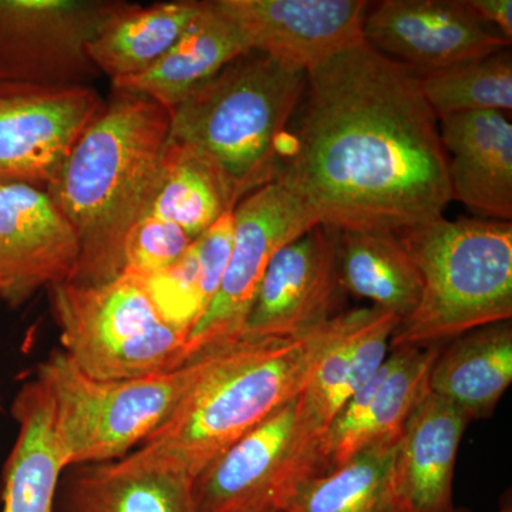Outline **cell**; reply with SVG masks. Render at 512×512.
I'll return each instance as SVG.
<instances>
[{"label": "cell", "mask_w": 512, "mask_h": 512, "mask_svg": "<svg viewBox=\"0 0 512 512\" xmlns=\"http://www.w3.org/2000/svg\"><path fill=\"white\" fill-rule=\"evenodd\" d=\"M79 258L76 231L45 190L0 185V301L18 308L73 281Z\"/></svg>", "instance_id": "obj_14"}, {"label": "cell", "mask_w": 512, "mask_h": 512, "mask_svg": "<svg viewBox=\"0 0 512 512\" xmlns=\"http://www.w3.org/2000/svg\"><path fill=\"white\" fill-rule=\"evenodd\" d=\"M0 493H2V481H0Z\"/></svg>", "instance_id": "obj_33"}, {"label": "cell", "mask_w": 512, "mask_h": 512, "mask_svg": "<svg viewBox=\"0 0 512 512\" xmlns=\"http://www.w3.org/2000/svg\"><path fill=\"white\" fill-rule=\"evenodd\" d=\"M200 9L201 0L126 2L90 40L87 55L111 83L138 76L174 46Z\"/></svg>", "instance_id": "obj_24"}, {"label": "cell", "mask_w": 512, "mask_h": 512, "mask_svg": "<svg viewBox=\"0 0 512 512\" xmlns=\"http://www.w3.org/2000/svg\"><path fill=\"white\" fill-rule=\"evenodd\" d=\"M397 443L367 448L309 478L281 512H402L393 483Z\"/></svg>", "instance_id": "obj_26"}, {"label": "cell", "mask_w": 512, "mask_h": 512, "mask_svg": "<svg viewBox=\"0 0 512 512\" xmlns=\"http://www.w3.org/2000/svg\"><path fill=\"white\" fill-rule=\"evenodd\" d=\"M170 111L143 94L113 89L47 188L76 231L73 281L97 285L123 271L128 232L150 214L160 188Z\"/></svg>", "instance_id": "obj_3"}, {"label": "cell", "mask_w": 512, "mask_h": 512, "mask_svg": "<svg viewBox=\"0 0 512 512\" xmlns=\"http://www.w3.org/2000/svg\"><path fill=\"white\" fill-rule=\"evenodd\" d=\"M192 241L177 224L150 212L128 232L121 272L138 278L157 274L177 262Z\"/></svg>", "instance_id": "obj_30"}, {"label": "cell", "mask_w": 512, "mask_h": 512, "mask_svg": "<svg viewBox=\"0 0 512 512\" xmlns=\"http://www.w3.org/2000/svg\"><path fill=\"white\" fill-rule=\"evenodd\" d=\"M305 89V70L251 50L170 111L168 141L207 158L239 204L274 183Z\"/></svg>", "instance_id": "obj_4"}, {"label": "cell", "mask_w": 512, "mask_h": 512, "mask_svg": "<svg viewBox=\"0 0 512 512\" xmlns=\"http://www.w3.org/2000/svg\"><path fill=\"white\" fill-rule=\"evenodd\" d=\"M204 350L184 365L123 380L84 375L62 349L37 366L52 403L64 467L121 460L160 429L220 355Z\"/></svg>", "instance_id": "obj_6"}, {"label": "cell", "mask_w": 512, "mask_h": 512, "mask_svg": "<svg viewBox=\"0 0 512 512\" xmlns=\"http://www.w3.org/2000/svg\"><path fill=\"white\" fill-rule=\"evenodd\" d=\"M66 356L96 380L165 372L192 359L188 338L157 312L140 279L121 272L97 285L47 288Z\"/></svg>", "instance_id": "obj_7"}, {"label": "cell", "mask_w": 512, "mask_h": 512, "mask_svg": "<svg viewBox=\"0 0 512 512\" xmlns=\"http://www.w3.org/2000/svg\"><path fill=\"white\" fill-rule=\"evenodd\" d=\"M251 52L234 22L222 15L214 0L201 9L180 39L146 72L111 83L113 89L143 94L171 111L239 56Z\"/></svg>", "instance_id": "obj_20"}, {"label": "cell", "mask_w": 512, "mask_h": 512, "mask_svg": "<svg viewBox=\"0 0 512 512\" xmlns=\"http://www.w3.org/2000/svg\"><path fill=\"white\" fill-rule=\"evenodd\" d=\"M237 205L227 181L207 158L194 148L167 141L151 214L174 222L195 239Z\"/></svg>", "instance_id": "obj_27"}, {"label": "cell", "mask_w": 512, "mask_h": 512, "mask_svg": "<svg viewBox=\"0 0 512 512\" xmlns=\"http://www.w3.org/2000/svg\"><path fill=\"white\" fill-rule=\"evenodd\" d=\"M136 278L146 288L164 322L187 338L210 308L192 244L173 265L157 274Z\"/></svg>", "instance_id": "obj_29"}, {"label": "cell", "mask_w": 512, "mask_h": 512, "mask_svg": "<svg viewBox=\"0 0 512 512\" xmlns=\"http://www.w3.org/2000/svg\"><path fill=\"white\" fill-rule=\"evenodd\" d=\"M305 97L275 181L320 224L400 234L443 217L447 156L419 74L362 40L309 69Z\"/></svg>", "instance_id": "obj_1"}, {"label": "cell", "mask_w": 512, "mask_h": 512, "mask_svg": "<svg viewBox=\"0 0 512 512\" xmlns=\"http://www.w3.org/2000/svg\"><path fill=\"white\" fill-rule=\"evenodd\" d=\"M352 311L282 338L224 343L208 372L160 429L121 466L195 478L232 444L298 397L313 369L348 328Z\"/></svg>", "instance_id": "obj_2"}, {"label": "cell", "mask_w": 512, "mask_h": 512, "mask_svg": "<svg viewBox=\"0 0 512 512\" xmlns=\"http://www.w3.org/2000/svg\"><path fill=\"white\" fill-rule=\"evenodd\" d=\"M340 231L316 225L269 262L242 335L282 338L338 316L345 289L339 271Z\"/></svg>", "instance_id": "obj_12"}, {"label": "cell", "mask_w": 512, "mask_h": 512, "mask_svg": "<svg viewBox=\"0 0 512 512\" xmlns=\"http://www.w3.org/2000/svg\"><path fill=\"white\" fill-rule=\"evenodd\" d=\"M363 39L377 52L426 74L510 47L468 0H384L367 9Z\"/></svg>", "instance_id": "obj_13"}, {"label": "cell", "mask_w": 512, "mask_h": 512, "mask_svg": "<svg viewBox=\"0 0 512 512\" xmlns=\"http://www.w3.org/2000/svg\"><path fill=\"white\" fill-rule=\"evenodd\" d=\"M340 281L346 293L406 319L421 295V276L397 234L340 231Z\"/></svg>", "instance_id": "obj_25"}, {"label": "cell", "mask_w": 512, "mask_h": 512, "mask_svg": "<svg viewBox=\"0 0 512 512\" xmlns=\"http://www.w3.org/2000/svg\"><path fill=\"white\" fill-rule=\"evenodd\" d=\"M497 512H512L510 507H505L503 510L497 511Z\"/></svg>", "instance_id": "obj_32"}, {"label": "cell", "mask_w": 512, "mask_h": 512, "mask_svg": "<svg viewBox=\"0 0 512 512\" xmlns=\"http://www.w3.org/2000/svg\"><path fill=\"white\" fill-rule=\"evenodd\" d=\"M254 52L308 72L362 42L363 0H214Z\"/></svg>", "instance_id": "obj_15"}, {"label": "cell", "mask_w": 512, "mask_h": 512, "mask_svg": "<svg viewBox=\"0 0 512 512\" xmlns=\"http://www.w3.org/2000/svg\"><path fill=\"white\" fill-rule=\"evenodd\" d=\"M10 413L18 436L0 473V512H55L57 485L66 467L49 394L35 376L20 386Z\"/></svg>", "instance_id": "obj_21"}, {"label": "cell", "mask_w": 512, "mask_h": 512, "mask_svg": "<svg viewBox=\"0 0 512 512\" xmlns=\"http://www.w3.org/2000/svg\"><path fill=\"white\" fill-rule=\"evenodd\" d=\"M319 224L315 214L278 181L239 202L234 210L231 256L220 291L188 336L192 357L241 338L271 259Z\"/></svg>", "instance_id": "obj_10"}, {"label": "cell", "mask_w": 512, "mask_h": 512, "mask_svg": "<svg viewBox=\"0 0 512 512\" xmlns=\"http://www.w3.org/2000/svg\"><path fill=\"white\" fill-rule=\"evenodd\" d=\"M451 197L485 220H512V126L501 111L440 117Z\"/></svg>", "instance_id": "obj_17"}, {"label": "cell", "mask_w": 512, "mask_h": 512, "mask_svg": "<svg viewBox=\"0 0 512 512\" xmlns=\"http://www.w3.org/2000/svg\"><path fill=\"white\" fill-rule=\"evenodd\" d=\"M512 383L511 320L481 326L450 340L431 367V393L468 420L487 419Z\"/></svg>", "instance_id": "obj_23"}, {"label": "cell", "mask_w": 512, "mask_h": 512, "mask_svg": "<svg viewBox=\"0 0 512 512\" xmlns=\"http://www.w3.org/2000/svg\"><path fill=\"white\" fill-rule=\"evenodd\" d=\"M399 323V316L377 306L352 311L348 328L319 360L299 394L303 431L316 446L343 407L383 365Z\"/></svg>", "instance_id": "obj_19"}, {"label": "cell", "mask_w": 512, "mask_h": 512, "mask_svg": "<svg viewBox=\"0 0 512 512\" xmlns=\"http://www.w3.org/2000/svg\"><path fill=\"white\" fill-rule=\"evenodd\" d=\"M468 5L477 13L478 18L487 23L505 40L512 37V2L511 0H468Z\"/></svg>", "instance_id": "obj_31"}, {"label": "cell", "mask_w": 512, "mask_h": 512, "mask_svg": "<svg viewBox=\"0 0 512 512\" xmlns=\"http://www.w3.org/2000/svg\"><path fill=\"white\" fill-rule=\"evenodd\" d=\"M103 101L92 86L0 84V185L46 191Z\"/></svg>", "instance_id": "obj_11"}, {"label": "cell", "mask_w": 512, "mask_h": 512, "mask_svg": "<svg viewBox=\"0 0 512 512\" xmlns=\"http://www.w3.org/2000/svg\"><path fill=\"white\" fill-rule=\"evenodd\" d=\"M123 0H0V84L92 86L90 40Z\"/></svg>", "instance_id": "obj_9"}, {"label": "cell", "mask_w": 512, "mask_h": 512, "mask_svg": "<svg viewBox=\"0 0 512 512\" xmlns=\"http://www.w3.org/2000/svg\"><path fill=\"white\" fill-rule=\"evenodd\" d=\"M55 512H195L194 480L119 461L66 468Z\"/></svg>", "instance_id": "obj_22"}, {"label": "cell", "mask_w": 512, "mask_h": 512, "mask_svg": "<svg viewBox=\"0 0 512 512\" xmlns=\"http://www.w3.org/2000/svg\"><path fill=\"white\" fill-rule=\"evenodd\" d=\"M440 350L441 345L392 350L320 439L322 474L367 448L400 440L407 420L430 392L431 367Z\"/></svg>", "instance_id": "obj_16"}, {"label": "cell", "mask_w": 512, "mask_h": 512, "mask_svg": "<svg viewBox=\"0 0 512 512\" xmlns=\"http://www.w3.org/2000/svg\"><path fill=\"white\" fill-rule=\"evenodd\" d=\"M421 276L390 349L426 348L512 318V224L439 220L397 234Z\"/></svg>", "instance_id": "obj_5"}, {"label": "cell", "mask_w": 512, "mask_h": 512, "mask_svg": "<svg viewBox=\"0 0 512 512\" xmlns=\"http://www.w3.org/2000/svg\"><path fill=\"white\" fill-rule=\"evenodd\" d=\"M470 423L453 403L429 392L407 420L397 443L393 483L402 512H458L454 468Z\"/></svg>", "instance_id": "obj_18"}, {"label": "cell", "mask_w": 512, "mask_h": 512, "mask_svg": "<svg viewBox=\"0 0 512 512\" xmlns=\"http://www.w3.org/2000/svg\"><path fill=\"white\" fill-rule=\"evenodd\" d=\"M421 92L437 119L450 114L512 109V56L510 47L419 74Z\"/></svg>", "instance_id": "obj_28"}, {"label": "cell", "mask_w": 512, "mask_h": 512, "mask_svg": "<svg viewBox=\"0 0 512 512\" xmlns=\"http://www.w3.org/2000/svg\"><path fill=\"white\" fill-rule=\"evenodd\" d=\"M318 474L319 448L303 431L298 396L195 478V512H281Z\"/></svg>", "instance_id": "obj_8"}]
</instances>
